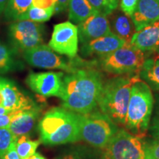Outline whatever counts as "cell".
I'll use <instances>...</instances> for the list:
<instances>
[{
  "mask_svg": "<svg viewBox=\"0 0 159 159\" xmlns=\"http://www.w3.org/2000/svg\"><path fill=\"white\" fill-rule=\"evenodd\" d=\"M95 66L64 74L58 97L63 108L78 114H88L97 108L104 80L102 73L94 69Z\"/></svg>",
  "mask_w": 159,
  "mask_h": 159,
  "instance_id": "cell-1",
  "label": "cell"
},
{
  "mask_svg": "<svg viewBox=\"0 0 159 159\" xmlns=\"http://www.w3.org/2000/svg\"><path fill=\"white\" fill-rule=\"evenodd\" d=\"M41 141L46 145H60L80 141V114L63 107L52 108L39 124Z\"/></svg>",
  "mask_w": 159,
  "mask_h": 159,
  "instance_id": "cell-2",
  "label": "cell"
},
{
  "mask_svg": "<svg viewBox=\"0 0 159 159\" xmlns=\"http://www.w3.org/2000/svg\"><path fill=\"white\" fill-rule=\"evenodd\" d=\"M139 79V75H123L103 83L97 107L119 128H125L131 88Z\"/></svg>",
  "mask_w": 159,
  "mask_h": 159,
  "instance_id": "cell-3",
  "label": "cell"
},
{
  "mask_svg": "<svg viewBox=\"0 0 159 159\" xmlns=\"http://www.w3.org/2000/svg\"><path fill=\"white\" fill-rule=\"evenodd\" d=\"M153 105L152 89L140 78L131 88L125 130L134 136L144 139L148 134Z\"/></svg>",
  "mask_w": 159,
  "mask_h": 159,
  "instance_id": "cell-4",
  "label": "cell"
},
{
  "mask_svg": "<svg viewBox=\"0 0 159 159\" xmlns=\"http://www.w3.org/2000/svg\"><path fill=\"white\" fill-rule=\"evenodd\" d=\"M119 128L98 107L88 114H80V140L99 150H104Z\"/></svg>",
  "mask_w": 159,
  "mask_h": 159,
  "instance_id": "cell-5",
  "label": "cell"
},
{
  "mask_svg": "<svg viewBox=\"0 0 159 159\" xmlns=\"http://www.w3.org/2000/svg\"><path fill=\"white\" fill-rule=\"evenodd\" d=\"M146 58L144 52L126 43L111 54L99 57V65L103 71L111 75H139Z\"/></svg>",
  "mask_w": 159,
  "mask_h": 159,
  "instance_id": "cell-6",
  "label": "cell"
},
{
  "mask_svg": "<svg viewBox=\"0 0 159 159\" xmlns=\"http://www.w3.org/2000/svg\"><path fill=\"white\" fill-rule=\"evenodd\" d=\"M23 57L32 66L45 69H61L67 73L96 64V61H85L76 57L66 60L52 50L49 45L43 43L25 51Z\"/></svg>",
  "mask_w": 159,
  "mask_h": 159,
  "instance_id": "cell-7",
  "label": "cell"
},
{
  "mask_svg": "<svg viewBox=\"0 0 159 159\" xmlns=\"http://www.w3.org/2000/svg\"><path fill=\"white\" fill-rule=\"evenodd\" d=\"M45 33L43 24L22 20L10 25L7 35L11 49L17 54L43 44Z\"/></svg>",
  "mask_w": 159,
  "mask_h": 159,
  "instance_id": "cell-8",
  "label": "cell"
},
{
  "mask_svg": "<svg viewBox=\"0 0 159 159\" xmlns=\"http://www.w3.org/2000/svg\"><path fill=\"white\" fill-rule=\"evenodd\" d=\"M102 159H145L144 139L120 128L102 150Z\"/></svg>",
  "mask_w": 159,
  "mask_h": 159,
  "instance_id": "cell-9",
  "label": "cell"
},
{
  "mask_svg": "<svg viewBox=\"0 0 159 159\" xmlns=\"http://www.w3.org/2000/svg\"><path fill=\"white\" fill-rule=\"evenodd\" d=\"M78 42L77 27L71 21H66L54 26L49 46L55 52L74 58L78 52Z\"/></svg>",
  "mask_w": 159,
  "mask_h": 159,
  "instance_id": "cell-10",
  "label": "cell"
},
{
  "mask_svg": "<svg viewBox=\"0 0 159 159\" xmlns=\"http://www.w3.org/2000/svg\"><path fill=\"white\" fill-rule=\"evenodd\" d=\"M64 73L47 71L31 72L26 78V83L32 91L44 97H59Z\"/></svg>",
  "mask_w": 159,
  "mask_h": 159,
  "instance_id": "cell-11",
  "label": "cell"
},
{
  "mask_svg": "<svg viewBox=\"0 0 159 159\" xmlns=\"http://www.w3.org/2000/svg\"><path fill=\"white\" fill-rule=\"evenodd\" d=\"M77 30L81 44L112 33L108 17L97 13L78 24Z\"/></svg>",
  "mask_w": 159,
  "mask_h": 159,
  "instance_id": "cell-12",
  "label": "cell"
},
{
  "mask_svg": "<svg viewBox=\"0 0 159 159\" xmlns=\"http://www.w3.org/2000/svg\"><path fill=\"white\" fill-rule=\"evenodd\" d=\"M126 43L128 42L112 33L110 35L98 38L81 44L80 52L83 57L97 56L102 57L111 54Z\"/></svg>",
  "mask_w": 159,
  "mask_h": 159,
  "instance_id": "cell-13",
  "label": "cell"
},
{
  "mask_svg": "<svg viewBox=\"0 0 159 159\" xmlns=\"http://www.w3.org/2000/svg\"><path fill=\"white\" fill-rule=\"evenodd\" d=\"M0 91L3 97L2 107L10 111H25L36 107L34 101L24 94L13 81L7 83Z\"/></svg>",
  "mask_w": 159,
  "mask_h": 159,
  "instance_id": "cell-14",
  "label": "cell"
},
{
  "mask_svg": "<svg viewBox=\"0 0 159 159\" xmlns=\"http://www.w3.org/2000/svg\"><path fill=\"white\" fill-rule=\"evenodd\" d=\"M136 31L159 20V0H139L131 16Z\"/></svg>",
  "mask_w": 159,
  "mask_h": 159,
  "instance_id": "cell-15",
  "label": "cell"
},
{
  "mask_svg": "<svg viewBox=\"0 0 159 159\" xmlns=\"http://www.w3.org/2000/svg\"><path fill=\"white\" fill-rule=\"evenodd\" d=\"M130 44L144 52H156L159 47V20L136 31Z\"/></svg>",
  "mask_w": 159,
  "mask_h": 159,
  "instance_id": "cell-16",
  "label": "cell"
},
{
  "mask_svg": "<svg viewBox=\"0 0 159 159\" xmlns=\"http://www.w3.org/2000/svg\"><path fill=\"white\" fill-rule=\"evenodd\" d=\"M41 109L39 107L20 111L9 127V130L15 137L27 136L34 128L40 117Z\"/></svg>",
  "mask_w": 159,
  "mask_h": 159,
  "instance_id": "cell-17",
  "label": "cell"
},
{
  "mask_svg": "<svg viewBox=\"0 0 159 159\" xmlns=\"http://www.w3.org/2000/svg\"><path fill=\"white\" fill-rule=\"evenodd\" d=\"M110 25L111 32L128 43H130L136 32L131 17L121 12H116L111 16Z\"/></svg>",
  "mask_w": 159,
  "mask_h": 159,
  "instance_id": "cell-18",
  "label": "cell"
},
{
  "mask_svg": "<svg viewBox=\"0 0 159 159\" xmlns=\"http://www.w3.org/2000/svg\"><path fill=\"white\" fill-rule=\"evenodd\" d=\"M139 77L148 84L152 90L159 91V55L147 57Z\"/></svg>",
  "mask_w": 159,
  "mask_h": 159,
  "instance_id": "cell-19",
  "label": "cell"
},
{
  "mask_svg": "<svg viewBox=\"0 0 159 159\" xmlns=\"http://www.w3.org/2000/svg\"><path fill=\"white\" fill-rule=\"evenodd\" d=\"M68 9L69 19L75 24H80L97 13L88 0H69Z\"/></svg>",
  "mask_w": 159,
  "mask_h": 159,
  "instance_id": "cell-20",
  "label": "cell"
},
{
  "mask_svg": "<svg viewBox=\"0 0 159 159\" xmlns=\"http://www.w3.org/2000/svg\"><path fill=\"white\" fill-rule=\"evenodd\" d=\"M56 159H102V150L77 145L65 150Z\"/></svg>",
  "mask_w": 159,
  "mask_h": 159,
  "instance_id": "cell-21",
  "label": "cell"
},
{
  "mask_svg": "<svg viewBox=\"0 0 159 159\" xmlns=\"http://www.w3.org/2000/svg\"><path fill=\"white\" fill-rule=\"evenodd\" d=\"M16 53L11 47L0 42V74H7L24 68V63L16 58Z\"/></svg>",
  "mask_w": 159,
  "mask_h": 159,
  "instance_id": "cell-22",
  "label": "cell"
},
{
  "mask_svg": "<svg viewBox=\"0 0 159 159\" xmlns=\"http://www.w3.org/2000/svg\"><path fill=\"white\" fill-rule=\"evenodd\" d=\"M33 0H10L4 11L5 17L9 21H19L32 6Z\"/></svg>",
  "mask_w": 159,
  "mask_h": 159,
  "instance_id": "cell-23",
  "label": "cell"
},
{
  "mask_svg": "<svg viewBox=\"0 0 159 159\" xmlns=\"http://www.w3.org/2000/svg\"><path fill=\"white\" fill-rule=\"evenodd\" d=\"M15 144L16 150L20 158L27 159L36 152L40 142L32 140L28 136H21L16 138Z\"/></svg>",
  "mask_w": 159,
  "mask_h": 159,
  "instance_id": "cell-24",
  "label": "cell"
},
{
  "mask_svg": "<svg viewBox=\"0 0 159 159\" xmlns=\"http://www.w3.org/2000/svg\"><path fill=\"white\" fill-rule=\"evenodd\" d=\"M55 7L48 9H41L31 6L28 11L20 18L19 21L28 20V21L38 23L45 22L50 19L52 15L55 14Z\"/></svg>",
  "mask_w": 159,
  "mask_h": 159,
  "instance_id": "cell-25",
  "label": "cell"
},
{
  "mask_svg": "<svg viewBox=\"0 0 159 159\" xmlns=\"http://www.w3.org/2000/svg\"><path fill=\"white\" fill-rule=\"evenodd\" d=\"M97 13L104 16L111 15L118 7L119 2L114 0H88Z\"/></svg>",
  "mask_w": 159,
  "mask_h": 159,
  "instance_id": "cell-26",
  "label": "cell"
},
{
  "mask_svg": "<svg viewBox=\"0 0 159 159\" xmlns=\"http://www.w3.org/2000/svg\"><path fill=\"white\" fill-rule=\"evenodd\" d=\"M148 133L151 138L159 140V91L155 96L153 110Z\"/></svg>",
  "mask_w": 159,
  "mask_h": 159,
  "instance_id": "cell-27",
  "label": "cell"
},
{
  "mask_svg": "<svg viewBox=\"0 0 159 159\" xmlns=\"http://www.w3.org/2000/svg\"><path fill=\"white\" fill-rule=\"evenodd\" d=\"M16 138V137H15L8 128L0 129V159L5 156Z\"/></svg>",
  "mask_w": 159,
  "mask_h": 159,
  "instance_id": "cell-28",
  "label": "cell"
},
{
  "mask_svg": "<svg viewBox=\"0 0 159 159\" xmlns=\"http://www.w3.org/2000/svg\"><path fill=\"white\" fill-rule=\"evenodd\" d=\"M145 159H159V140L144 139Z\"/></svg>",
  "mask_w": 159,
  "mask_h": 159,
  "instance_id": "cell-29",
  "label": "cell"
},
{
  "mask_svg": "<svg viewBox=\"0 0 159 159\" xmlns=\"http://www.w3.org/2000/svg\"><path fill=\"white\" fill-rule=\"evenodd\" d=\"M139 0H121L120 7L125 14L131 17L138 4Z\"/></svg>",
  "mask_w": 159,
  "mask_h": 159,
  "instance_id": "cell-30",
  "label": "cell"
},
{
  "mask_svg": "<svg viewBox=\"0 0 159 159\" xmlns=\"http://www.w3.org/2000/svg\"><path fill=\"white\" fill-rule=\"evenodd\" d=\"M20 111H12L8 114L0 115V129L9 128L11 122Z\"/></svg>",
  "mask_w": 159,
  "mask_h": 159,
  "instance_id": "cell-31",
  "label": "cell"
},
{
  "mask_svg": "<svg viewBox=\"0 0 159 159\" xmlns=\"http://www.w3.org/2000/svg\"><path fill=\"white\" fill-rule=\"evenodd\" d=\"M57 0H33L32 6L41 9H48L50 7H55Z\"/></svg>",
  "mask_w": 159,
  "mask_h": 159,
  "instance_id": "cell-32",
  "label": "cell"
},
{
  "mask_svg": "<svg viewBox=\"0 0 159 159\" xmlns=\"http://www.w3.org/2000/svg\"><path fill=\"white\" fill-rule=\"evenodd\" d=\"M1 159H21L17 153L16 150L15 141L12 143L11 146H10L8 150L6 152L5 156Z\"/></svg>",
  "mask_w": 159,
  "mask_h": 159,
  "instance_id": "cell-33",
  "label": "cell"
},
{
  "mask_svg": "<svg viewBox=\"0 0 159 159\" xmlns=\"http://www.w3.org/2000/svg\"><path fill=\"white\" fill-rule=\"evenodd\" d=\"M69 0H57L55 13H61L68 9Z\"/></svg>",
  "mask_w": 159,
  "mask_h": 159,
  "instance_id": "cell-34",
  "label": "cell"
},
{
  "mask_svg": "<svg viewBox=\"0 0 159 159\" xmlns=\"http://www.w3.org/2000/svg\"><path fill=\"white\" fill-rule=\"evenodd\" d=\"M10 0H0V15L4 13Z\"/></svg>",
  "mask_w": 159,
  "mask_h": 159,
  "instance_id": "cell-35",
  "label": "cell"
},
{
  "mask_svg": "<svg viewBox=\"0 0 159 159\" xmlns=\"http://www.w3.org/2000/svg\"><path fill=\"white\" fill-rule=\"evenodd\" d=\"M11 80H10L5 78V77H0V91L5 86L7 83H9L11 82Z\"/></svg>",
  "mask_w": 159,
  "mask_h": 159,
  "instance_id": "cell-36",
  "label": "cell"
},
{
  "mask_svg": "<svg viewBox=\"0 0 159 159\" xmlns=\"http://www.w3.org/2000/svg\"><path fill=\"white\" fill-rule=\"evenodd\" d=\"M27 159H47L45 157H43L42 155H41L39 152H35V153Z\"/></svg>",
  "mask_w": 159,
  "mask_h": 159,
  "instance_id": "cell-37",
  "label": "cell"
},
{
  "mask_svg": "<svg viewBox=\"0 0 159 159\" xmlns=\"http://www.w3.org/2000/svg\"><path fill=\"white\" fill-rule=\"evenodd\" d=\"M12 111H10L8 109L4 108L2 106H0V115L1 114H8V113L11 112Z\"/></svg>",
  "mask_w": 159,
  "mask_h": 159,
  "instance_id": "cell-38",
  "label": "cell"
},
{
  "mask_svg": "<svg viewBox=\"0 0 159 159\" xmlns=\"http://www.w3.org/2000/svg\"><path fill=\"white\" fill-rule=\"evenodd\" d=\"M3 104V97L1 91H0V106H2Z\"/></svg>",
  "mask_w": 159,
  "mask_h": 159,
  "instance_id": "cell-39",
  "label": "cell"
},
{
  "mask_svg": "<svg viewBox=\"0 0 159 159\" xmlns=\"http://www.w3.org/2000/svg\"><path fill=\"white\" fill-rule=\"evenodd\" d=\"M156 52H157V54H158V55H159V47H158V49H157V50H156Z\"/></svg>",
  "mask_w": 159,
  "mask_h": 159,
  "instance_id": "cell-40",
  "label": "cell"
},
{
  "mask_svg": "<svg viewBox=\"0 0 159 159\" xmlns=\"http://www.w3.org/2000/svg\"><path fill=\"white\" fill-rule=\"evenodd\" d=\"M114 1H116V2H119V0H114Z\"/></svg>",
  "mask_w": 159,
  "mask_h": 159,
  "instance_id": "cell-41",
  "label": "cell"
}]
</instances>
